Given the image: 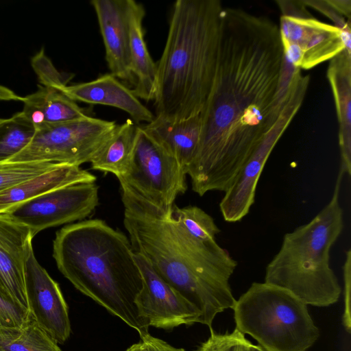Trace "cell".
Returning a JSON list of instances; mask_svg holds the SVG:
<instances>
[{"label": "cell", "mask_w": 351, "mask_h": 351, "mask_svg": "<svg viewBox=\"0 0 351 351\" xmlns=\"http://www.w3.org/2000/svg\"><path fill=\"white\" fill-rule=\"evenodd\" d=\"M308 84L306 79L298 81L278 121L224 192L219 203V208L226 221L238 222L250 212L254 203L256 186L266 162L277 142L300 108Z\"/></svg>", "instance_id": "obj_10"}, {"label": "cell", "mask_w": 351, "mask_h": 351, "mask_svg": "<svg viewBox=\"0 0 351 351\" xmlns=\"http://www.w3.org/2000/svg\"><path fill=\"white\" fill-rule=\"evenodd\" d=\"M117 125L88 115L36 130L29 143L8 161L80 166L90 162Z\"/></svg>", "instance_id": "obj_7"}, {"label": "cell", "mask_w": 351, "mask_h": 351, "mask_svg": "<svg viewBox=\"0 0 351 351\" xmlns=\"http://www.w3.org/2000/svg\"><path fill=\"white\" fill-rule=\"evenodd\" d=\"M138 125L131 119L117 125L90 160L91 169L121 178L128 171L135 146Z\"/></svg>", "instance_id": "obj_22"}, {"label": "cell", "mask_w": 351, "mask_h": 351, "mask_svg": "<svg viewBox=\"0 0 351 351\" xmlns=\"http://www.w3.org/2000/svg\"><path fill=\"white\" fill-rule=\"evenodd\" d=\"M33 69L38 76L40 85L61 90L73 78L71 73H61L53 66L51 61L41 49L31 60Z\"/></svg>", "instance_id": "obj_27"}, {"label": "cell", "mask_w": 351, "mask_h": 351, "mask_svg": "<svg viewBox=\"0 0 351 351\" xmlns=\"http://www.w3.org/2000/svg\"><path fill=\"white\" fill-rule=\"evenodd\" d=\"M23 97L17 95L11 89L0 85V100L1 101H21Z\"/></svg>", "instance_id": "obj_34"}, {"label": "cell", "mask_w": 351, "mask_h": 351, "mask_svg": "<svg viewBox=\"0 0 351 351\" xmlns=\"http://www.w3.org/2000/svg\"><path fill=\"white\" fill-rule=\"evenodd\" d=\"M141 341L149 351H186L183 348H175L166 341L152 336L149 333L143 337Z\"/></svg>", "instance_id": "obj_32"}, {"label": "cell", "mask_w": 351, "mask_h": 351, "mask_svg": "<svg viewBox=\"0 0 351 351\" xmlns=\"http://www.w3.org/2000/svg\"><path fill=\"white\" fill-rule=\"evenodd\" d=\"M111 74L135 84L130 67V27L127 0H93Z\"/></svg>", "instance_id": "obj_14"}, {"label": "cell", "mask_w": 351, "mask_h": 351, "mask_svg": "<svg viewBox=\"0 0 351 351\" xmlns=\"http://www.w3.org/2000/svg\"><path fill=\"white\" fill-rule=\"evenodd\" d=\"M96 176L80 166L58 164L53 169L0 192V213L57 188L76 182H95Z\"/></svg>", "instance_id": "obj_20"}, {"label": "cell", "mask_w": 351, "mask_h": 351, "mask_svg": "<svg viewBox=\"0 0 351 351\" xmlns=\"http://www.w3.org/2000/svg\"><path fill=\"white\" fill-rule=\"evenodd\" d=\"M31 240L27 228L0 216V291L29 312L25 258Z\"/></svg>", "instance_id": "obj_15"}, {"label": "cell", "mask_w": 351, "mask_h": 351, "mask_svg": "<svg viewBox=\"0 0 351 351\" xmlns=\"http://www.w3.org/2000/svg\"><path fill=\"white\" fill-rule=\"evenodd\" d=\"M343 176L339 170L329 202L308 223L284 235L265 269V282L288 291L306 305L328 306L341 293L330 253L343 229L339 202Z\"/></svg>", "instance_id": "obj_5"}, {"label": "cell", "mask_w": 351, "mask_h": 351, "mask_svg": "<svg viewBox=\"0 0 351 351\" xmlns=\"http://www.w3.org/2000/svg\"><path fill=\"white\" fill-rule=\"evenodd\" d=\"M34 128L17 112L0 123V162L24 149L35 134Z\"/></svg>", "instance_id": "obj_24"}, {"label": "cell", "mask_w": 351, "mask_h": 351, "mask_svg": "<svg viewBox=\"0 0 351 351\" xmlns=\"http://www.w3.org/2000/svg\"><path fill=\"white\" fill-rule=\"evenodd\" d=\"M279 29L285 58L295 68L311 69L345 49L339 28L312 17L282 15Z\"/></svg>", "instance_id": "obj_11"}, {"label": "cell", "mask_w": 351, "mask_h": 351, "mask_svg": "<svg viewBox=\"0 0 351 351\" xmlns=\"http://www.w3.org/2000/svg\"><path fill=\"white\" fill-rule=\"evenodd\" d=\"M210 335L195 351H251L252 343L237 328L231 332L217 333L210 328Z\"/></svg>", "instance_id": "obj_28"}, {"label": "cell", "mask_w": 351, "mask_h": 351, "mask_svg": "<svg viewBox=\"0 0 351 351\" xmlns=\"http://www.w3.org/2000/svg\"><path fill=\"white\" fill-rule=\"evenodd\" d=\"M95 182H76L16 205L0 216L27 228L32 238L49 228L82 220L99 204Z\"/></svg>", "instance_id": "obj_9"}, {"label": "cell", "mask_w": 351, "mask_h": 351, "mask_svg": "<svg viewBox=\"0 0 351 351\" xmlns=\"http://www.w3.org/2000/svg\"><path fill=\"white\" fill-rule=\"evenodd\" d=\"M22 101L23 110L18 113L36 131L88 116L84 108L60 90L41 85Z\"/></svg>", "instance_id": "obj_17"}, {"label": "cell", "mask_w": 351, "mask_h": 351, "mask_svg": "<svg viewBox=\"0 0 351 351\" xmlns=\"http://www.w3.org/2000/svg\"><path fill=\"white\" fill-rule=\"evenodd\" d=\"M31 313L14 302L0 291V328H20Z\"/></svg>", "instance_id": "obj_29"}, {"label": "cell", "mask_w": 351, "mask_h": 351, "mask_svg": "<svg viewBox=\"0 0 351 351\" xmlns=\"http://www.w3.org/2000/svg\"><path fill=\"white\" fill-rule=\"evenodd\" d=\"M285 60L272 20L223 8L215 78L186 169L199 196L225 192L278 121L302 75Z\"/></svg>", "instance_id": "obj_1"}, {"label": "cell", "mask_w": 351, "mask_h": 351, "mask_svg": "<svg viewBox=\"0 0 351 351\" xmlns=\"http://www.w3.org/2000/svg\"><path fill=\"white\" fill-rule=\"evenodd\" d=\"M346 260L343 266L344 281V311L342 317L343 325L346 330L350 333V290H351V250L346 252Z\"/></svg>", "instance_id": "obj_30"}, {"label": "cell", "mask_w": 351, "mask_h": 351, "mask_svg": "<svg viewBox=\"0 0 351 351\" xmlns=\"http://www.w3.org/2000/svg\"><path fill=\"white\" fill-rule=\"evenodd\" d=\"M119 181L123 224L134 252L198 309L200 324L212 328L216 315L235 304L230 279L237 261L216 241L191 236L173 217V206L159 207Z\"/></svg>", "instance_id": "obj_2"}, {"label": "cell", "mask_w": 351, "mask_h": 351, "mask_svg": "<svg viewBox=\"0 0 351 351\" xmlns=\"http://www.w3.org/2000/svg\"><path fill=\"white\" fill-rule=\"evenodd\" d=\"M0 351H62L30 315L20 328H0Z\"/></svg>", "instance_id": "obj_23"}, {"label": "cell", "mask_w": 351, "mask_h": 351, "mask_svg": "<svg viewBox=\"0 0 351 351\" xmlns=\"http://www.w3.org/2000/svg\"><path fill=\"white\" fill-rule=\"evenodd\" d=\"M172 215L175 219L193 237L204 241H216L220 230L213 218L196 206L178 208L173 204Z\"/></svg>", "instance_id": "obj_25"}, {"label": "cell", "mask_w": 351, "mask_h": 351, "mask_svg": "<svg viewBox=\"0 0 351 351\" xmlns=\"http://www.w3.org/2000/svg\"><path fill=\"white\" fill-rule=\"evenodd\" d=\"M25 267L30 313L49 336L64 343L71 331L68 306L59 285L37 261L32 240L27 246Z\"/></svg>", "instance_id": "obj_13"}, {"label": "cell", "mask_w": 351, "mask_h": 351, "mask_svg": "<svg viewBox=\"0 0 351 351\" xmlns=\"http://www.w3.org/2000/svg\"><path fill=\"white\" fill-rule=\"evenodd\" d=\"M129 27L130 67L135 80L134 94L147 101L154 100L156 80V63L152 58L144 38L143 21L145 15L143 5L127 0Z\"/></svg>", "instance_id": "obj_19"}, {"label": "cell", "mask_w": 351, "mask_h": 351, "mask_svg": "<svg viewBox=\"0 0 351 351\" xmlns=\"http://www.w3.org/2000/svg\"><path fill=\"white\" fill-rule=\"evenodd\" d=\"M53 256L78 291L136 330L141 339L149 334L136 304L143 278L125 234L99 219L71 223L56 232Z\"/></svg>", "instance_id": "obj_3"}, {"label": "cell", "mask_w": 351, "mask_h": 351, "mask_svg": "<svg viewBox=\"0 0 351 351\" xmlns=\"http://www.w3.org/2000/svg\"><path fill=\"white\" fill-rule=\"evenodd\" d=\"M60 91L75 101L109 106L122 110L130 115L135 123H149L155 117L132 90L111 73L102 75L90 82L67 85Z\"/></svg>", "instance_id": "obj_16"}, {"label": "cell", "mask_w": 351, "mask_h": 351, "mask_svg": "<svg viewBox=\"0 0 351 351\" xmlns=\"http://www.w3.org/2000/svg\"><path fill=\"white\" fill-rule=\"evenodd\" d=\"M339 123V170L351 174V52L343 49L331 59L327 72Z\"/></svg>", "instance_id": "obj_18"}, {"label": "cell", "mask_w": 351, "mask_h": 351, "mask_svg": "<svg viewBox=\"0 0 351 351\" xmlns=\"http://www.w3.org/2000/svg\"><path fill=\"white\" fill-rule=\"evenodd\" d=\"M143 128L178 160L186 173L199 145L200 114L180 121L155 116Z\"/></svg>", "instance_id": "obj_21"}, {"label": "cell", "mask_w": 351, "mask_h": 351, "mask_svg": "<svg viewBox=\"0 0 351 351\" xmlns=\"http://www.w3.org/2000/svg\"><path fill=\"white\" fill-rule=\"evenodd\" d=\"M232 309L235 328L268 351H306L319 336L307 305L265 282H253Z\"/></svg>", "instance_id": "obj_6"}, {"label": "cell", "mask_w": 351, "mask_h": 351, "mask_svg": "<svg viewBox=\"0 0 351 351\" xmlns=\"http://www.w3.org/2000/svg\"><path fill=\"white\" fill-rule=\"evenodd\" d=\"M223 8L218 0L174 3L156 63V117L180 121L203 110L216 75Z\"/></svg>", "instance_id": "obj_4"}, {"label": "cell", "mask_w": 351, "mask_h": 351, "mask_svg": "<svg viewBox=\"0 0 351 351\" xmlns=\"http://www.w3.org/2000/svg\"><path fill=\"white\" fill-rule=\"evenodd\" d=\"M49 162H0V192L56 167Z\"/></svg>", "instance_id": "obj_26"}, {"label": "cell", "mask_w": 351, "mask_h": 351, "mask_svg": "<svg viewBox=\"0 0 351 351\" xmlns=\"http://www.w3.org/2000/svg\"><path fill=\"white\" fill-rule=\"evenodd\" d=\"M3 120V119L0 118V123Z\"/></svg>", "instance_id": "obj_37"}, {"label": "cell", "mask_w": 351, "mask_h": 351, "mask_svg": "<svg viewBox=\"0 0 351 351\" xmlns=\"http://www.w3.org/2000/svg\"><path fill=\"white\" fill-rule=\"evenodd\" d=\"M304 4L309 5L315 9L319 10L328 17L330 18L337 27L343 29L346 27L350 26V22H346L344 18L337 12L327 1H302Z\"/></svg>", "instance_id": "obj_31"}, {"label": "cell", "mask_w": 351, "mask_h": 351, "mask_svg": "<svg viewBox=\"0 0 351 351\" xmlns=\"http://www.w3.org/2000/svg\"><path fill=\"white\" fill-rule=\"evenodd\" d=\"M327 2L339 14L345 15L350 20L351 12L350 1H327Z\"/></svg>", "instance_id": "obj_33"}, {"label": "cell", "mask_w": 351, "mask_h": 351, "mask_svg": "<svg viewBox=\"0 0 351 351\" xmlns=\"http://www.w3.org/2000/svg\"><path fill=\"white\" fill-rule=\"evenodd\" d=\"M143 278V288L136 304L143 321L149 327L169 330L199 323L200 312L163 280L147 260L134 252Z\"/></svg>", "instance_id": "obj_12"}, {"label": "cell", "mask_w": 351, "mask_h": 351, "mask_svg": "<svg viewBox=\"0 0 351 351\" xmlns=\"http://www.w3.org/2000/svg\"><path fill=\"white\" fill-rule=\"evenodd\" d=\"M125 351H149L145 344L141 341L129 347Z\"/></svg>", "instance_id": "obj_35"}, {"label": "cell", "mask_w": 351, "mask_h": 351, "mask_svg": "<svg viewBox=\"0 0 351 351\" xmlns=\"http://www.w3.org/2000/svg\"><path fill=\"white\" fill-rule=\"evenodd\" d=\"M186 173L178 160L156 138L138 125L132 161L118 178L147 200L170 208L187 189Z\"/></svg>", "instance_id": "obj_8"}, {"label": "cell", "mask_w": 351, "mask_h": 351, "mask_svg": "<svg viewBox=\"0 0 351 351\" xmlns=\"http://www.w3.org/2000/svg\"><path fill=\"white\" fill-rule=\"evenodd\" d=\"M251 351H268V350L258 344L255 345V344L252 343L251 346Z\"/></svg>", "instance_id": "obj_36"}]
</instances>
